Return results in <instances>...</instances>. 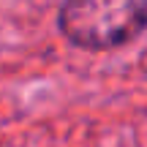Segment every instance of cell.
<instances>
[{"instance_id":"6da1fadb","label":"cell","mask_w":147,"mask_h":147,"mask_svg":"<svg viewBox=\"0 0 147 147\" xmlns=\"http://www.w3.org/2000/svg\"><path fill=\"white\" fill-rule=\"evenodd\" d=\"M147 27V0H65L60 30L82 49H115Z\"/></svg>"}]
</instances>
